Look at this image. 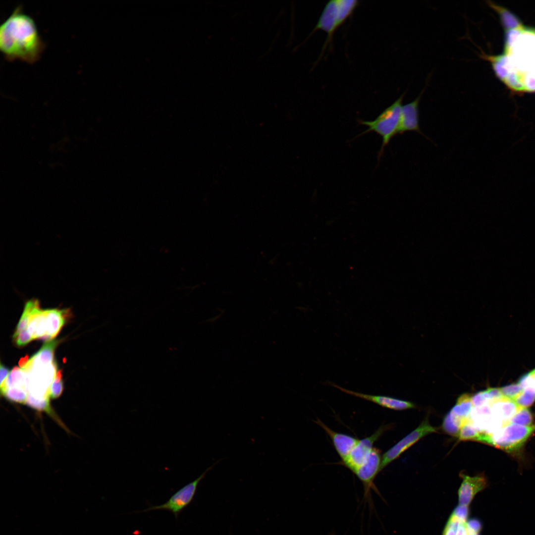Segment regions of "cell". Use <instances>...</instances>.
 Returning a JSON list of instances; mask_svg holds the SVG:
<instances>
[{
	"label": "cell",
	"instance_id": "4",
	"mask_svg": "<svg viewBox=\"0 0 535 535\" xmlns=\"http://www.w3.org/2000/svg\"><path fill=\"white\" fill-rule=\"evenodd\" d=\"M359 4V1L353 0H331L328 1L320 16L313 32L321 29L327 33L324 44L326 46L334 32L352 14Z\"/></svg>",
	"mask_w": 535,
	"mask_h": 535
},
{
	"label": "cell",
	"instance_id": "10",
	"mask_svg": "<svg viewBox=\"0 0 535 535\" xmlns=\"http://www.w3.org/2000/svg\"><path fill=\"white\" fill-rule=\"evenodd\" d=\"M460 477L462 482L458 491V505L469 507L476 495L486 487V480L481 475L471 477L461 473Z\"/></svg>",
	"mask_w": 535,
	"mask_h": 535
},
{
	"label": "cell",
	"instance_id": "6",
	"mask_svg": "<svg viewBox=\"0 0 535 535\" xmlns=\"http://www.w3.org/2000/svg\"><path fill=\"white\" fill-rule=\"evenodd\" d=\"M436 431V428L431 426L428 420L423 421L415 429L401 439L382 455L380 472L421 438Z\"/></svg>",
	"mask_w": 535,
	"mask_h": 535
},
{
	"label": "cell",
	"instance_id": "27",
	"mask_svg": "<svg viewBox=\"0 0 535 535\" xmlns=\"http://www.w3.org/2000/svg\"><path fill=\"white\" fill-rule=\"evenodd\" d=\"M0 386L3 384L6 377H7L9 372L8 369L5 366H3L1 363L0 365Z\"/></svg>",
	"mask_w": 535,
	"mask_h": 535
},
{
	"label": "cell",
	"instance_id": "3",
	"mask_svg": "<svg viewBox=\"0 0 535 535\" xmlns=\"http://www.w3.org/2000/svg\"><path fill=\"white\" fill-rule=\"evenodd\" d=\"M535 431V425L526 426L510 423L492 433L484 432L482 442L513 452L521 448Z\"/></svg>",
	"mask_w": 535,
	"mask_h": 535
},
{
	"label": "cell",
	"instance_id": "13",
	"mask_svg": "<svg viewBox=\"0 0 535 535\" xmlns=\"http://www.w3.org/2000/svg\"><path fill=\"white\" fill-rule=\"evenodd\" d=\"M422 93L414 101L402 106L397 134L415 131L428 138L422 132L419 125V104Z\"/></svg>",
	"mask_w": 535,
	"mask_h": 535
},
{
	"label": "cell",
	"instance_id": "5",
	"mask_svg": "<svg viewBox=\"0 0 535 535\" xmlns=\"http://www.w3.org/2000/svg\"><path fill=\"white\" fill-rule=\"evenodd\" d=\"M220 461L221 460L213 464L196 479L177 490L165 503L159 505L150 506L147 509L141 512H148L158 510H166L171 512L175 519H177L181 512L193 501L200 482L205 477L208 472L211 471Z\"/></svg>",
	"mask_w": 535,
	"mask_h": 535
},
{
	"label": "cell",
	"instance_id": "26",
	"mask_svg": "<svg viewBox=\"0 0 535 535\" xmlns=\"http://www.w3.org/2000/svg\"><path fill=\"white\" fill-rule=\"evenodd\" d=\"M14 339L19 346L25 345L33 339L27 328L21 331Z\"/></svg>",
	"mask_w": 535,
	"mask_h": 535
},
{
	"label": "cell",
	"instance_id": "12",
	"mask_svg": "<svg viewBox=\"0 0 535 535\" xmlns=\"http://www.w3.org/2000/svg\"><path fill=\"white\" fill-rule=\"evenodd\" d=\"M315 423L320 426L329 436L337 453L342 460L341 462H344L358 443L359 439L352 436L334 431L319 419L316 420Z\"/></svg>",
	"mask_w": 535,
	"mask_h": 535
},
{
	"label": "cell",
	"instance_id": "22",
	"mask_svg": "<svg viewBox=\"0 0 535 535\" xmlns=\"http://www.w3.org/2000/svg\"><path fill=\"white\" fill-rule=\"evenodd\" d=\"M481 432L475 427L470 419L462 426L458 437L460 440L478 441Z\"/></svg>",
	"mask_w": 535,
	"mask_h": 535
},
{
	"label": "cell",
	"instance_id": "19",
	"mask_svg": "<svg viewBox=\"0 0 535 535\" xmlns=\"http://www.w3.org/2000/svg\"><path fill=\"white\" fill-rule=\"evenodd\" d=\"M57 340H50L46 342L40 350L34 354L30 359L35 363L42 365H50L53 363L54 352L58 344Z\"/></svg>",
	"mask_w": 535,
	"mask_h": 535
},
{
	"label": "cell",
	"instance_id": "8",
	"mask_svg": "<svg viewBox=\"0 0 535 535\" xmlns=\"http://www.w3.org/2000/svg\"><path fill=\"white\" fill-rule=\"evenodd\" d=\"M388 428L387 426H382L370 436L359 440L348 458L341 464L354 473L364 462L374 448V444Z\"/></svg>",
	"mask_w": 535,
	"mask_h": 535
},
{
	"label": "cell",
	"instance_id": "15",
	"mask_svg": "<svg viewBox=\"0 0 535 535\" xmlns=\"http://www.w3.org/2000/svg\"><path fill=\"white\" fill-rule=\"evenodd\" d=\"M27 329L33 339L41 338L44 340L47 331L46 310H41L39 305L32 311Z\"/></svg>",
	"mask_w": 535,
	"mask_h": 535
},
{
	"label": "cell",
	"instance_id": "21",
	"mask_svg": "<svg viewBox=\"0 0 535 535\" xmlns=\"http://www.w3.org/2000/svg\"><path fill=\"white\" fill-rule=\"evenodd\" d=\"M39 305V301L37 300H31L26 303L23 314L13 334V338H14L21 331L26 329L32 311Z\"/></svg>",
	"mask_w": 535,
	"mask_h": 535
},
{
	"label": "cell",
	"instance_id": "25",
	"mask_svg": "<svg viewBox=\"0 0 535 535\" xmlns=\"http://www.w3.org/2000/svg\"><path fill=\"white\" fill-rule=\"evenodd\" d=\"M63 383L61 370L56 372L50 388V397L53 399L58 398L62 393Z\"/></svg>",
	"mask_w": 535,
	"mask_h": 535
},
{
	"label": "cell",
	"instance_id": "16",
	"mask_svg": "<svg viewBox=\"0 0 535 535\" xmlns=\"http://www.w3.org/2000/svg\"><path fill=\"white\" fill-rule=\"evenodd\" d=\"M47 331L44 340L50 341L55 337L63 326L64 322V314L66 310L58 309L46 310Z\"/></svg>",
	"mask_w": 535,
	"mask_h": 535
},
{
	"label": "cell",
	"instance_id": "2",
	"mask_svg": "<svg viewBox=\"0 0 535 535\" xmlns=\"http://www.w3.org/2000/svg\"><path fill=\"white\" fill-rule=\"evenodd\" d=\"M404 95L405 94H403L374 120L359 121L361 124L368 127V129L362 133L361 135L373 131L382 137V143L378 154V158H381L385 147L389 144L391 139L398 133L402 107V103Z\"/></svg>",
	"mask_w": 535,
	"mask_h": 535
},
{
	"label": "cell",
	"instance_id": "7",
	"mask_svg": "<svg viewBox=\"0 0 535 535\" xmlns=\"http://www.w3.org/2000/svg\"><path fill=\"white\" fill-rule=\"evenodd\" d=\"M468 507L458 506L452 512L442 535H480L482 526L476 519L468 520Z\"/></svg>",
	"mask_w": 535,
	"mask_h": 535
},
{
	"label": "cell",
	"instance_id": "17",
	"mask_svg": "<svg viewBox=\"0 0 535 535\" xmlns=\"http://www.w3.org/2000/svg\"><path fill=\"white\" fill-rule=\"evenodd\" d=\"M19 387L26 389L28 392V375L23 368L14 367L9 373L4 383L0 386L2 394L7 388Z\"/></svg>",
	"mask_w": 535,
	"mask_h": 535
},
{
	"label": "cell",
	"instance_id": "20",
	"mask_svg": "<svg viewBox=\"0 0 535 535\" xmlns=\"http://www.w3.org/2000/svg\"><path fill=\"white\" fill-rule=\"evenodd\" d=\"M468 421H464L458 418L450 410L443 419L442 428L449 435L458 436L461 427Z\"/></svg>",
	"mask_w": 535,
	"mask_h": 535
},
{
	"label": "cell",
	"instance_id": "18",
	"mask_svg": "<svg viewBox=\"0 0 535 535\" xmlns=\"http://www.w3.org/2000/svg\"><path fill=\"white\" fill-rule=\"evenodd\" d=\"M473 408L472 395L469 393H464L458 397L456 404L451 411L458 418L467 422L470 419V416Z\"/></svg>",
	"mask_w": 535,
	"mask_h": 535
},
{
	"label": "cell",
	"instance_id": "9",
	"mask_svg": "<svg viewBox=\"0 0 535 535\" xmlns=\"http://www.w3.org/2000/svg\"><path fill=\"white\" fill-rule=\"evenodd\" d=\"M381 457L378 449L374 447L364 462L353 473L362 482L364 496L368 497L371 489H375L374 481L380 472Z\"/></svg>",
	"mask_w": 535,
	"mask_h": 535
},
{
	"label": "cell",
	"instance_id": "1",
	"mask_svg": "<svg viewBox=\"0 0 535 535\" xmlns=\"http://www.w3.org/2000/svg\"><path fill=\"white\" fill-rule=\"evenodd\" d=\"M45 45L34 19L17 7L0 27V49L8 60L33 63Z\"/></svg>",
	"mask_w": 535,
	"mask_h": 535
},
{
	"label": "cell",
	"instance_id": "23",
	"mask_svg": "<svg viewBox=\"0 0 535 535\" xmlns=\"http://www.w3.org/2000/svg\"><path fill=\"white\" fill-rule=\"evenodd\" d=\"M28 393V391L23 388L12 387L7 388L1 395L11 401L25 404Z\"/></svg>",
	"mask_w": 535,
	"mask_h": 535
},
{
	"label": "cell",
	"instance_id": "14",
	"mask_svg": "<svg viewBox=\"0 0 535 535\" xmlns=\"http://www.w3.org/2000/svg\"><path fill=\"white\" fill-rule=\"evenodd\" d=\"M490 406L493 416L505 424H510L511 418L518 411L523 408L513 400L503 394L499 398L492 401Z\"/></svg>",
	"mask_w": 535,
	"mask_h": 535
},
{
	"label": "cell",
	"instance_id": "11",
	"mask_svg": "<svg viewBox=\"0 0 535 535\" xmlns=\"http://www.w3.org/2000/svg\"><path fill=\"white\" fill-rule=\"evenodd\" d=\"M331 384L333 387L344 393L374 403L385 408L394 410H404L415 407V405L409 401L386 396L362 393L344 388L337 384L333 383Z\"/></svg>",
	"mask_w": 535,
	"mask_h": 535
},
{
	"label": "cell",
	"instance_id": "24",
	"mask_svg": "<svg viewBox=\"0 0 535 535\" xmlns=\"http://www.w3.org/2000/svg\"><path fill=\"white\" fill-rule=\"evenodd\" d=\"M533 421L530 411L527 408L518 411L510 419V423L523 426H531Z\"/></svg>",
	"mask_w": 535,
	"mask_h": 535
}]
</instances>
